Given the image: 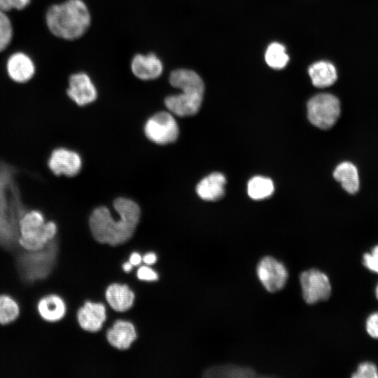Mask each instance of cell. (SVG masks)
I'll use <instances>...</instances> for the list:
<instances>
[{
  "instance_id": "cell-1",
  "label": "cell",
  "mask_w": 378,
  "mask_h": 378,
  "mask_svg": "<svg viewBox=\"0 0 378 378\" xmlns=\"http://www.w3.org/2000/svg\"><path fill=\"white\" fill-rule=\"evenodd\" d=\"M119 219L115 220L105 206L96 208L90 215L89 224L94 239L101 244L118 246L127 241L134 234L141 211L134 201L119 197L113 202Z\"/></svg>"
},
{
  "instance_id": "cell-2",
  "label": "cell",
  "mask_w": 378,
  "mask_h": 378,
  "mask_svg": "<svg viewBox=\"0 0 378 378\" xmlns=\"http://www.w3.org/2000/svg\"><path fill=\"white\" fill-rule=\"evenodd\" d=\"M46 24L50 31L65 40L82 36L90 24V15L82 0H67L51 6L46 12Z\"/></svg>"
},
{
  "instance_id": "cell-3",
  "label": "cell",
  "mask_w": 378,
  "mask_h": 378,
  "mask_svg": "<svg viewBox=\"0 0 378 378\" xmlns=\"http://www.w3.org/2000/svg\"><path fill=\"white\" fill-rule=\"evenodd\" d=\"M169 83L181 92L165 98L167 109L181 117L196 114L200 108L204 92L201 77L192 70L179 69L172 71Z\"/></svg>"
},
{
  "instance_id": "cell-4",
  "label": "cell",
  "mask_w": 378,
  "mask_h": 378,
  "mask_svg": "<svg viewBox=\"0 0 378 378\" xmlns=\"http://www.w3.org/2000/svg\"><path fill=\"white\" fill-rule=\"evenodd\" d=\"M18 232L19 246L25 251H34L43 248L56 237L57 226L53 220H47L42 211L29 209L19 220Z\"/></svg>"
},
{
  "instance_id": "cell-5",
  "label": "cell",
  "mask_w": 378,
  "mask_h": 378,
  "mask_svg": "<svg viewBox=\"0 0 378 378\" xmlns=\"http://www.w3.org/2000/svg\"><path fill=\"white\" fill-rule=\"evenodd\" d=\"M58 250L56 237L40 250L22 249L17 259L18 272L21 278L29 283L48 278L55 266Z\"/></svg>"
},
{
  "instance_id": "cell-6",
  "label": "cell",
  "mask_w": 378,
  "mask_h": 378,
  "mask_svg": "<svg viewBox=\"0 0 378 378\" xmlns=\"http://www.w3.org/2000/svg\"><path fill=\"white\" fill-rule=\"evenodd\" d=\"M338 98L330 93H320L307 102V117L312 125L322 129L331 128L340 115Z\"/></svg>"
},
{
  "instance_id": "cell-7",
  "label": "cell",
  "mask_w": 378,
  "mask_h": 378,
  "mask_svg": "<svg viewBox=\"0 0 378 378\" xmlns=\"http://www.w3.org/2000/svg\"><path fill=\"white\" fill-rule=\"evenodd\" d=\"M144 132L151 141L163 145L174 142L178 136L179 130L170 113L160 111L147 120Z\"/></svg>"
},
{
  "instance_id": "cell-8",
  "label": "cell",
  "mask_w": 378,
  "mask_h": 378,
  "mask_svg": "<svg viewBox=\"0 0 378 378\" xmlns=\"http://www.w3.org/2000/svg\"><path fill=\"white\" fill-rule=\"evenodd\" d=\"M302 297L307 304H314L329 298L331 285L328 276L317 269L302 272L300 276Z\"/></svg>"
},
{
  "instance_id": "cell-9",
  "label": "cell",
  "mask_w": 378,
  "mask_h": 378,
  "mask_svg": "<svg viewBox=\"0 0 378 378\" xmlns=\"http://www.w3.org/2000/svg\"><path fill=\"white\" fill-rule=\"evenodd\" d=\"M257 275L265 289L271 293L282 289L288 276L285 265L272 256H265L260 260Z\"/></svg>"
},
{
  "instance_id": "cell-10",
  "label": "cell",
  "mask_w": 378,
  "mask_h": 378,
  "mask_svg": "<svg viewBox=\"0 0 378 378\" xmlns=\"http://www.w3.org/2000/svg\"><path fill=\"white\" fill-rule=\"evenodd\" d=\"M82 166L80 155L75 151L65 148L53 149L47 160V167L56 176L64 175L73 177L77 175Z\"/></svg>"
},
{
  "instance_id": "cell-11",
  "label": "cell",
  "mask_w": 378,
  "mask_h": 378,
  "mask_svg": "<svg viewBox=\"0 0 378 378\" xmlns=\"http://www.w3.org/2000/svg\"><path fill=\"white\" fill-rule=\"evenodd\" d=\"M66 93L78 106H85L97 99V90L90 77L85 73L71 75Z\"/></svg>"
},
{
  "instance_id": "cell-12",
  "label": "cell",
  "mask_w": 378,
  "mask_h": 378,
  "mask_svg": "<svg viewBox=\"0 0 378 378\" xmlns=\"http://www.w3.org/2000/svg\"><path fill=\"white\" fill-rule=\"evenodd\" d=\"M36 312L45 322L55 323L66 314V306L64 300L56 294L43 295L36 302Z\"/></svg>"
},
{
  "instance_id": "cell-13",
  "label": "cell",
  "mask_w": 378,
  "mask_h": 378,
  "mask_svg": "<svg viewBox=\"0 0 378 378\" xmlns=\"http://www.w3.org/2000/svg\"><path fill=\"white\" fill-rule=\"evenodd\" d=\"M106 318V308L102 303L86 302L77 312V319L80 326L89 332L99 331Z\"/></svg>"
},
{
  "instance_id": "cell-14",
  "label": "cell",
  "mask_w": 378,
  "mask_h": 378,
  "mask_svg": "<svg viewBox=\"0 0 378 378\" xmlns=\"http://www.w3.org/2000/svg\"><path fill=\"white\" fill-rule=\"evenodd\" d=\"M6 68L10 79L19 83L29 81L35 73L33 61L23 52H15L10 55L7 61Z\"/></svg>"
},
{
  "instance_id": "cell-15",
  "label": "cell",
  "mask_w": 378,
  "mask_h": 378,
  "mask_svg": "<svg viewBox=\"0 0 378 378\" xmlns=\"http://www.w3.org/2000/svg\"><path fill=\"white\" fill-rule=\"evenodd\" d=\"M132 71L141 80L158 78L162 73L163 66L160 59L153 53L147 55H136L131 64Z\"/></svg>"
},
{
  "instance_id": "cell-16",
  "label": "cell",
  "mask_w": 378,
  "mask_h": 378,
  "mask_svg": "<svg viewBox=\"0 0 378 378\" xmlns=\"http://www.w3.org/2000/svg\"><path fill=\"white\" fill-rule=\"evenodd\" d=\"M106 337L111 346L120 350H125L129 349L136 340V332L132 323L118 320L108 330Z\"/></svg>"
},
{
  "instance_id": "cell-17",
  "label": "cell",
  "mask_w": 378,
  "mask_h": 378,
  "mask_svg": "<svg viewBox=\"0 0 378 378\" xmlns=\"http://www.w3.org/2000/svg\"><path fill=\"white\" fill-rule=\"evenodd\" d=\"M226 179L224 175L214 172L202 179L196 186L198 196L206 201H216L225 194Z\"/></svg>"
},
{
  "instance_id": "cell-18",
  "label": "cell",
  "mask_w": 378,
  "mask_h": 378,
  "mask_svg": "<svg viewBox=\"0 0 378 378\" xmlns=\"http://www.w3.org/2000/svg\"><path fill=\"white\" fill-rule=\"evenodd\" d=\"M106 299L116 312H125L130 309L134 300V294L127 285L113 284L106 290Z\"/></svg>"
},
{
  "instance_id": "cell-19",
  "label": "cell",
  "mask_w": 378,
  "mask_h": 378,
  "mask_svg": "<svg viewBox=\"0 0 378 378\" xmlns=\"http://www.w3.org/2000/svg\"><path fill=\"white\" fill-rule=\"evenodd\" d=\"M308 74L314 86L319 88L332 85L337 80V74L335 66L327 61H318L308 68Z\"/></svg>"
},
{
  "instance_id": "cell-20",
  "label": "cell",
  "mask_w": 378,
  "mask_h": 378,
  "mask_svg": "<svg viewBox=\"0 0 378 378\" xmlns=\"http://www.w3.org/2000/svg\"><path fill=\"white\" fill-rule=\"evenodd\" d=\"M333 177L343 189L349 194L356 193L360 187V178L357 167L351 162L340 163L333 172Z\"/></svg>"
},
{
  "instance_id": "cell-21",
  "label": "cell",
  "mask_w": 378,
  "mask_h": 378,
  "mask_svg": "<svg viewBox=\"0 0 378 378\" xmlns=\"http://www.w3.org/2000/svg\"><path fill=\"white\" fill-rule=\"evenodd\" d=\"M204 377L249 378L255 377V372L251 368L227 364L207 369L204 372Z\"/></svg>"
},
{
  "instance_id": "cell-22",
  "label": "cell",
  "mask_w": 378,
  "mask_h": 378,
  "mask_svg": "<svg viewBox=\"0 0 378 378\" xmlns=\"http://www.w3.org/2000/svg\"><path fill=\"white\" fill-rule=\"evenodd\" d=\"M20 315L19 302L13 296L0 294V325L8 326L15 322Z\"/></svg>"
},
{
  "instance_id": "cell-23",
  "label": "cell",
  "mask_w": 378,
  "mask_h": 378,
  "mask_svg": "<svg viewBox=\"0 0 378 378\" xmlns=\"http://www.w3.org/2000/svg\"><path fill=\"white\" fill-rule=\"evenodd\" d=\"M274 190L272 181L269 178L260 176L251 178L247 186L248 196L255 200H263L270 197Z\"/></svg>"
},
{
  "instance_id": "cell-24",
  "label": "cell",
  "mask_w": 378,
  "mask_h": 378,
  "mask_svg": "<svg viewBox=\"0 0 378 378\" xmlns=\"http://www.w3.org/2000/svg\"><path fill=\"white\" fill-rule=\"evenodd\" d=\"M265 59L267 65L274 69H284L289 61V56L286 52V47L277 42L270 43L265 53Z\"/></svg>"
},
{
  "instance_id": "cell-25",
  "label": "cell",
  "mask_w": 378,
  "mask_h": 378,
  "mask_svg": "<svg viewBox=\"0 0 378 378\" xmlns=\"http://www.w3.org/2000/svg\"><path fill=\"white\" fill-rule=\"evenodd\" d=\"M13 38V27L6 12L0 10V52L10 44Z\"/></svg>"
},
{
  "instance_id": "cell-26",
  "label": "cell",
  "mask_w": 378,
  "mask_h": 378,
  "mask_svg": "<svg viewBox=\"0 0 378 378\" xmlns=\"http://www.w3.org/2000/svg\"><path fill=\"white\" fill-rule=\"evenodd\" d=\"M354 378H378L377 366L370 362L360 363L351 376Z\"/></svg>"
},
{
  "instance_id": "cell-27",
  "label": "cell",
  "mask_w": 378,
  "mask_h": 378,
  "mask_svg": "<svg viewBox=\"0 0 378 378\" xmlns=\"http://www.w3.org/2000/svg\"><path fill=\"white\" fill-rule=\"evenodd\" d=\"M363 262L370 271L378 274V245L363 255Z\"/></svg>"
},
{
  "instance_id": "cell-28",
  "label": "cell",
  "mask_w": 378,
  "mask_h": 378,
  "mask_svg": "<svg viewBox=\"0 0 378 378\" xmlns=\"http://www.w3.org/2000/svg\"><path fill=\"white\" fill-rule=\"evenodd\" d=\"M31 0H0V10L4 12L12 9L22 10L26 8Z\"/></svg>"
},
{
  "instance_id": "cell-29",
  "label": "cell",
  "mask_w": 378,
  "mask_h": 378,
  "mask_svg": "<svg viewBox=\"0 0 378 378\" xmlns=\"http://www.w3.org/2000/svg\"><path fill=\"white\" fill-rule=\"evenodd\" d=\"M365 327L370 336L378 339V312H374L368 316Z\"/></svg>"
},
{
  "instance_id": "cell-30",
  "label": "cell",
  "mask_w": 378,
  "mask_h": 378,
  "mask_svg": "<svg viewBox=\"0 0 378 378\" xmlns=\"http://www.w3.org/2000/svg\"><path fill=\"white\" fill-rule=\"evenodd\" d=\"M137 277L144 281H156L158 279V275L151 268L141 266L137 271Z\"/></svg>"
},
{
  "instance_id": "cell-31",
  "label": "cell",
  "mask_w": 378,
  "mask_h": 378,
  "mask_svg": "<svg viewBox=\"0 0 378 378\" xmlns=\"http://www.w3.org/2000/svg\"><path fill=\"white\" fill-rule=\"evenodd\" d=\"M144 262L147 265H153L157 260V256L154 253H148L143 258Z\"/></svg>"
},
{
  "instance_id": "cell-32",
  "label": "cell",
  "mask_w": 378,
  "mask_h": 378,
  "mask_svg": "<svg viewBox=\"0 0 378 378\" xmlns=\"http://www.w3.org/2000/svg\"><path fill=\"white\" fill-rule=\"evenodd\" d=\"M141 257L139 253H132L130 258V262L134 266L139 265L141 262Z\"/></svg>"
},
{
  "instance_id": "cell-33",
  "label": "cell",
  "mask_w": 378,
  "mask_h": 378,
  "mask_svg": "<svg viewBox=\"0 0 378 378\" xmlns=\"http://www.w3.org/2000/svg\"><path fill=\"white\" fill-rule=\"evenodd\" d=\"M132 266L133 265L130 262H127L123 265L122 268L124 271H125L126 272H129L132 270Z\"/></svg>"
},
{
  "instance_id": "cell-34",
  "label": "cell",
  "mask_w": 378,
  "mask_h": 378,
  "mask_svg": "<svg viewBox=\"0 0 378 378\" xmlns=\"http://www.w3.org/2000/svg\"><path fill=\"white\" fill-rule=\"evenodd\" d=\"M375 295H376V298L378 300V284H377V285L376 286V288H375Z\"/></svg>"
}]
</instances>
